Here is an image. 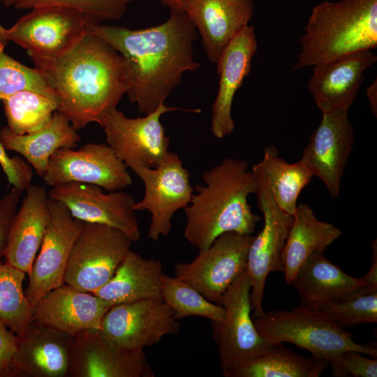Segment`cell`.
I'll list each match as a JSON object with an SVG mask.
<instances>
[{"instance_id":"35","label":"cell","mask_w":377,"mask_h":377,"mask_svg":"<svg viewBox=\"0 0 377 377\" xmlns=\"http://www.w3.org/2000/svg\"><path fill=\"white\" fill-rule=\"evenodd\" d=\"M0 45V100L18 91L30 90L42 94L57 101V96L42 73L29 68L4 52Z\"/></svg>"},{"instance_id":"12","label":"cell","mask_w":377,"mask_h":377,"mask_svg":"<svg viewBox=\"0 0 377 377\" xmlns=\"http://www.w3.org/2000/svg\"><path fill=\"white\" fill-rule=\"evenodd\" d=\"M133 170L145 186L144 196L134 208L151 213L148 237L157 241L161 236L169 235L174 214L186 208L191 200L193 188L190 172L179 156L171 151L156 167H139Z\"/></svg>"},{"instance_id":"44","label":"cell","mask_w":377,"mask_h":377,"mask_svg":"<svg viewBox=\"0 0 377 377\" xmlns=\"http://www.w3.org/2000/svg\"><path fill=\"white\" fill-rule=\"evenodd\" d=\"M5 31L6 29L0 25V45L6 47L8 41L6 38Z\"/></svg>"},{"instance_id":"39","label":"cell","mask_w":377,"mask_h":377,"mask_svg":"<svg viewBox=\"0 0 377 377\" xmlns=\"http://www.w3.org/2000/svg\"><path fill=\"white\" fill-rule=\"evenodd\" d=\"M22 192L13 187L0 198V259L5 256L10 226L17 212Z\"/></svg>"},{"instance_id":"24","label":"cell","mask_w":377,"mask_h":377,"mask_svg":"<svg viewBox=\"0 0 377 377\" xmlns=\"http://www.w3.org/2000/svg\"><path fill=\"white\" fill-rule=\"evenodd\" d=\"M13 218L5 252L6 262L29 275L40 249L50 219L49 195L30 185Z\"/></svg>"},{"instance_id":"40","label":"cell","mask_w":377,"mask_h":377,"mask_svg":"<svg viewBox=\"0 0 377 377\" xmlns=\"http://www.w3.org/2000/svg\"><path fill=\"white\" fill-rule=\"evenodd\" d=\"M18 337L0 321V377L15 376L13 358Z\"/></svg>"},{"instance_id":"22","label":"cell","mask_w":377,"mask_h":377,"mask_svg":"<svg viewBox=\"0 0 377 377\" xmlns=\"http://www.w3.org/2000/svg\"><path fill=\"white\" fill-rule=\"evenodd\" d=\"M376 61L371 50H364L314 66L307 87L321 112L348 110L357 98L364 72Z\"/></svg>"},{"instance_id":"11","label":"cell","mask_w":377,"mask_h":377,"mask_svg":"<svg viewBox=\"0 0 377 377\" xmlns=\"http://www.w3.org/2000/svg\"><path fill=\"white\" fill-rule=\"evenodd\" d=\"M254 236L227 232L189 263L175 265V277L191 285L212 302L221 305L226 290L246 267Z\"/></svg>"},{"instance_id":"25","label":"cell","mask_w":377,"mask_h":377,"mask_svg":"<svg viewBox=\"0 0 377 377\" xmlns=\"http://www.w3.org/2000/svg\"><path fill=\"white\" fill-rule=\"evenodd\" d=\"M291 285L297 290L302 305L315 309L341 300L364 287H373L364 276L355 278L344 272L327 259L323 253L310 257Z\"/></svg>"},{"instance_id":"21","label":"cell","mask_w":377,"mask_h":377,"mask_svg":"<svg viewBox=\"0 0 377 377\" xmlns=\"http://www.w3.org/2000/svg\"><path fill=\"white\" fill-rule=\"evenodd\" d=\"M257 50L254 27L248 25L231 40L216 64L219 82L212 106L211 131L216 138L222 139L235 129L231 114L233 99L251 71Z\"/></svg>"},{"instance_id":"36","label":"cell","mask_w":377,"mask_h":377,"mask_svg":"<svg viewBox=\"0 0 377 377\" xmlns=\"http://www.w3.org/2000/svg\"><path fill=\"white\" fill-rule=\"evenodd\" d=\"M134 0H18L16 9H31L45 6H57L75 10L89 23L119 21Z\"/></svg>"},{"instance_id":"14","label":"cell","mask_w":377,"mask_h":377,"mask_svg":"<svg viewBox=\"0 0 377 377\" xmlns=\"http://www.w3.org/2000/svg\"><path fill=\"white\" fill-rule=\"evenodd\" d=\"M49 221L24 290L32 304L64 283L70 255L84 225L61 202L49 197Z\"/></svg>"},{"instance_id":"19","label":"cell","mask_w":377,"mask_h":377,"mask_svg":"<svg viewBox=\"0 0 377 377\" xmlns=\"http://www.w3.org/2000/svg\"><path fill=\"white\" fill-rule=\"evenodd\" d=\"M112 306L92 293L64 283L33 304L32 320L75 337L87 330L101 329Z\"/></svg>"},{"instance_id":"45","label":"cell","mask_w":377,"mask_h":377,"mask_svg":"<svg viewBox=\"0 0 377 377\" xmlns=\"http://www.w3.org/2000/svg\"><path fill=\"white\" fill-rule=\"evenodd\" d=\"M18 0H1L2 3L6 7L14 6Z\"/></svg>"},{"instance_id":"4","label":"cell","mask_w":377,"mask_h":377,"mask_svg":"<svg viewBox=\"0 0 377 377\" xmlns=\"http://www.w3.org/2000/svg\"><path fill=\"white\" fill-rule=\"evenodd\" d=\"M300 42L294 69L376 48L377 0L322 1L312 8Z\"/></svg>"},{"instance_id":"6","label":"cell","mask_w":377,"mask_h":377,"mask_svg":"<svg viewBox=\"0 0 377 377\" xmlns=\"http://www.w3.org/2000/svg\"><path fill=\"white\" fill-rule=\"evenodd\" d=\"M87 19L80 12L63 6L31 8L5 35L24 48L36 68L55 61L73 50L87 34Z\"/></svg>"},{"instance_id":"5","label":"cell","mask_w":377,"mask_h":377,"mask_svg":"<svg viewBox=\"0 0 377 377\" xmlns=\"http://www.w3.org/2000/svg\"><path fill=\"white\" fill-rule=\"evenodd\" d=\"M253 320L268 344L293 343L310 352L315 359L327 363L331 357L346 350L377 357L375 346L356 343L351 333L318 309L301 305L290 311H264Z\"/></svg>"},{"instance_id":"9","label":"cell","mask_w":377,"mask_h":377,"mask_svg":"<svg viewBox=\"0 0 377 377\" xmlns=\"http://www.w3.org/2000/svg\"><path fill=\"white\" fill-rule=\"evenodd\" d=\"M133 243L118 229L84 222L70 255L64 283L82 291L96 292L112 278Z\"/></svg>"},{"instance_id":"1","label":"cell","mask_w":377,"mask_h":377,"mask_svg":"<svg viewBox=\"0 0 377 377\" xmlns=\"http://www.w3.org/2000/svg\"><path fill=\"white\" fill-rule=\"evenodd\" d=\"M87 34L102 38L122 56L126 95L144 115L165 103L186 72L200 66L193 54L197 32L185 12L170 10L165 22L142 29L89 22Z\"/></svg>"},{"instance_id":"32","label":"cell","mask_w":377,"mask_h":377,"mask_svg":"<svg viewBox=\"0 0 377 377\" xmlns=\"http://www.w3.org/2000/svg\"><path fill=\"white\" fill-rule=\"evenodd\" d=\"M25 276L8 263H0V321L17 337L32 321L33 304L23 289Z\"/></svg>"},{"instance_id":"37","label":"cell","mask_w":377,"mask_h":377,"mask_svg":"<svg viewBox=\"0 0 377 377\" xmlns=\"http://www.w3.org/2000/svg\"><path fill=\"white\" fill-rule=\"evenodd\" d=\"M355 350H346L329 360L334 376L376 377V358L365 357Z\"/></svg>"},{"instance_id":"41","label":"cell","mask_w":377,"mask_h":377,"mask_svg":"<svg viewBox=\"0 0 377 377\" xmlns=\"http://www.w3.org/2000/svg\"><path fill=\"white\" fill-rule=\"evenodd\" d=\"M372 249V265L369 272L364 276L369 285L377 287V244L376 239H374L371 244Z\"/></svg>"},{"instance_id":"38","label":"cell","mask_w":377,"mask_h":377,"mask_svg":"<svg viewBox=\"0 0 377 377\" xmlns=\"http://www.w3.org/2000/svg\"><path fill=\"white\" fill-rule=\"evenodd\" d=\"M0 165L8 182L22 191H26L33 179L32 167L19 156L10 157L0 140Z\"/></svg>"},{"instance_id":"20","label":"cell","mask_w":377,"mask_h":377,"mask_svg":"<svg viewBox=\"0 0 377 377\" xmlns=\"http://www.w3.org/2000/svg\"><path fill=\"white\" fill-rule=\"evenodd\" d=\"M74 337L32 320L18 337L13 358L15 376H69Z\"/></svg>"},{"instance_id":"23","label":"cell","mask_w":377,"mask_h":377,"mask_svg":"<svg viewBox=\"0 0 377 377\" xmlns=\"http://www.w3.org/2000/svg\"><path fill=\"white\" fill-rule=\"evenodd\" d=\"M200 35L208 59L216 64L252 18V0H191L185 11Z\"/></svg>"},{"instance_id":"42","label":"cell","mask_w":377,"mask_h":377,"mask_svg":"<svg viewBox=\"0 0 377 377\" xmlns=\"http://www.w3.org/2000/svg\"><path fill=\"white\" fill-rule=\"evenodd\" d=\"M367 95L369 101L370 107L373 114L377 115V81L376 78L367 88Z\"/></svg>"},{"instance_id":"16","label":"cell","mask_w":377,"mask_h":377,"mask_svg":"<svg viewBox=\"0 0 377 377\" xmlns=\"http://www.w3.org/2000/svg\"><path fill=\"white\" fill-rule=\"evenodd\" d=\"M48 195L50 198L63 203L76 219L118 229L133 242L140 238L134 208L136 202L124 191L105 193L102 188L96 185L68 182L53 186Z\"/></svg>"},{"instance_id":"29","label":"cell","mask_w":377,"mask_h":377,"mask_svg":"<svg viewBox=\"0 0 377 377\" xmlns=\"http://www.w3.org/2000/svg\"><path fill=\"white\" fill-rule=\"evenodd\" d=\"M258 165L279 207L294 215L300 193L313 177L311 171L301 160L288 163L279 156L277 149L272 145L265 148L263 157Z\"/></svg>"},{"instance_id":"17","label":"cell","mask_w":377,"mask_h":377,"mask_svg":"<svg viewBox=\"0 0 377 377\" xmlns=\"http://www.w3.org/2000/svg\"><path fill=\"white\" fill-rule=\"evenodd\" d=\"M101 330L121 346L144 349L166 335L178 334L179 324L162 299H149L112 306Z\"/></svg>"},{"instance_id":"33","label":"cell","mask_w":377,"mask_h":377,"mask_svg":"<svg viewBox=\"0 0 377 377\" xmlns=\"http://www.w3.org/2000/svg\"><path fill=\"white\" fill-rule=\"evenodd\" d=\"M161 298L173 311L177 320L188 316H200L211 322H219L225 316L223 306L208 300L191 285L165 274L162 278Z\"/></svg>"},{"instance_id":"2","label":"cell","mask_w":377,"mask_h":377,"mask_svg":"<svg viewBox=\"0 0 377 377\" xmlns=\"http://www.w3.org/2000/svg\"><path fill=\"white\" fill-rule=\"evenodd\" d=\"M36 68L57 96V110L76 131L92 122L101 125L128 88L122 56L93 34L66 56Z\"/></svg>"},{"instance_id":"27","label":"cell","mask_w":377,"mask_h":377,"mask_svg":"<svg viewBox=\"0 0 377 377\" xmlns=\"http://www.w3.org/2000/svg\"><path fill=\"white\" fill-rule=\"evenodd\" d=\"M68 119L56 110L50 121L40 130L17 135L6 126L0 131V140L6 150L22 155L41 178L51 156L61 148H74L81 138Z\"/></svg>"},{"instance_id":"30","label":"cell","mask_w":377,"mask_h":377,"mask_svg":"<svg viewBox=\"0 0 377 377\" xmlns=\"http://www.w3.org/2000/svg\"><path fill=\"white\" fill-rule=\"evenodd\" d=\"M327 365L312 356L299 355L278 343L246 362L234 377H318Z\"/></svg>"},{"instance_id":"13","label":"cell","mask_w":377,"mask_h":377,"mask_svg":"<svg viewBox=\"0 0 377 377\" xmlns=\"http://www.w3.org/2000/svg\"><path fill=\"white\" fill-rule=\"evenodd\" d=\"M127 168L107 143H89L77 149H57L51 156L43 179L52 187L79 182L108 192L121 191L133 184Z\"/></svg>"},{"instance_id":"18","label":"cell","mask_w":377,"mask_h":377,"mask_svg":"<svg viewBox=\"0 0 377 377\" xmlns=\"http://www.w3.org/2000/svg\"><path fill=\"white\" fill-rule=\"evenodd\" d=\"M355 142L348 110L322 112V119L304 148L301 161L318 177L329 193L337 197Z\"/></svg>"},{"instance_id":"3","label":"cell","mask_w":377,"mask_h":377,"mask_svg":"<svg viewBox=\"0 0 377 377\" xmlns=\"http://www.w3.org/2000/svg\"><path fill=\"white\" fill-rule=\"evenodd\" d=\"M184 212V236L202 251L227 232L252 235L260 217L252 212L248 197L255 193L253 170L244 160L228 158L202 174Z\"/></svg>"},{"instance_id":"7","label":"cell","mask_w":377,"mask_h":377,"mask_svg":"<svg viewBox=\"0 0 377 377\" xmlns=\"http://www.w3.org/2000/svg\"><path fill=\"white\" fill-rule=\"evenodd\" d=\"M254 173L257 205L263 216V227L254 236L249 249L246 269L250 277L252 318L261 315L265 286L272 272H283V254L293 215L281 210L276 203L265 176L257 164Z\"/></svg>"},{"instance_id":"8","label":"cell","mask_w":377,"mask_h":377,"mask_svg":"<svg viewBox=\"0 0 377 377\" xmlns=\"http://www.w3.org/2000/svg\"><path fill=\"white\" fill-rule=\"evenodd\" d=\"M251 283L246 267L226 290L222 320L211 322L223 375L234 377L237 370L270 345L259 334L251 315Z\"/></svg>"},{"instance_id":"28","label":"cell","mask_w":377,"mask_h":377,"mask_svg":"<svg viewBox=\"0 0 377 377\" xmlns=\"http://www.w3.org/2000/svg\"><path fill=\"white\" fill-rule=\"evenodd\" d=\"M341 235L337 227L318 220L309 205H297L283 254L286 283L291 285L308 259L314 254L324 253Z\"/></svg>"},{"instance_id":"43","label":"cell","mask_w":377,"mask_h":377,"mask_svg":"<svg viewBox=\"0 0 377 377\" xmlns=\"http://www.w3.org/2000/svg\"><path fill=\"white\" fill-rule=\"evenodd\" d=\"M171 11L185 12L191 0H159Z\"/></svg>"},{"instance_id":"34","label":"cell","mask_w":377,"mask_h":377,"mask_svg":"<svg viewBox=\"0 0 377 377\" xmlns=\"http://www.w3.org/2000/svg\"><path fill=\"white\" fill-rule=\"evenodd\" d=\"M338 325L344 327L377 322V288L364 287L357 293L318 309Z\"/></svg>"},{"instance_id":"26","label":"cell","mask_w":377,"mask_h":377,"mask_svg":"<svg viewBox=\"0 0 377 377\" xmlns=\"http://www.w3.org/2000/svg\"><path fill=\"white\" fill-rule=\"evenodd\" d=\"M164 274L160 260L146 259L131 249L112 278L93 293L112 305L162 299Z\"/></svg>"},{"instance_id":"10","label":"cell","mask_w":377,"mask_h":377,"mask_svg":"<svg viewBox=\"0 0 377 377\" xmlns=\"http://www.w3.org/2000/svg\"><path fill=\"white\" fill-rule=\"evenodd\" d=\"M200 112V109L184 110L163 103L142 117L129 118L117 109L110 112L101 126L106 142L115 155L132 170L155 168L169 152L170 138L161 121V116L171 111Z\"/></svg>"},{"instance_id":"15","label":"cell","mask_w":377,"mask_h":377,"mask_svg":"<svg viewBox=\"0 0 377 377\" xmlns=\"http://www.w3.org/2000/svg\"><path fill=\"white\" fill-rule=\"evenodd\" d=\"M141 348L119 346L101 329L74 337L69 367L71 377H154Z\"/></svg>"},{"instance_id":"31","label":"cell","mask_w":377,"mask_h":377,"mask_svg":"<svg viewBox=\"0 0 377 377\" xmlns=\"http://www.w3.org/2000/svg\"><path fill=\"white\" fill-rule=\"evenodd\" d=\"M7 126L15 134L38 131L51 120L57 109V101L30 90L18 91L1 100Z\"/></svg>"}]
</instances>
